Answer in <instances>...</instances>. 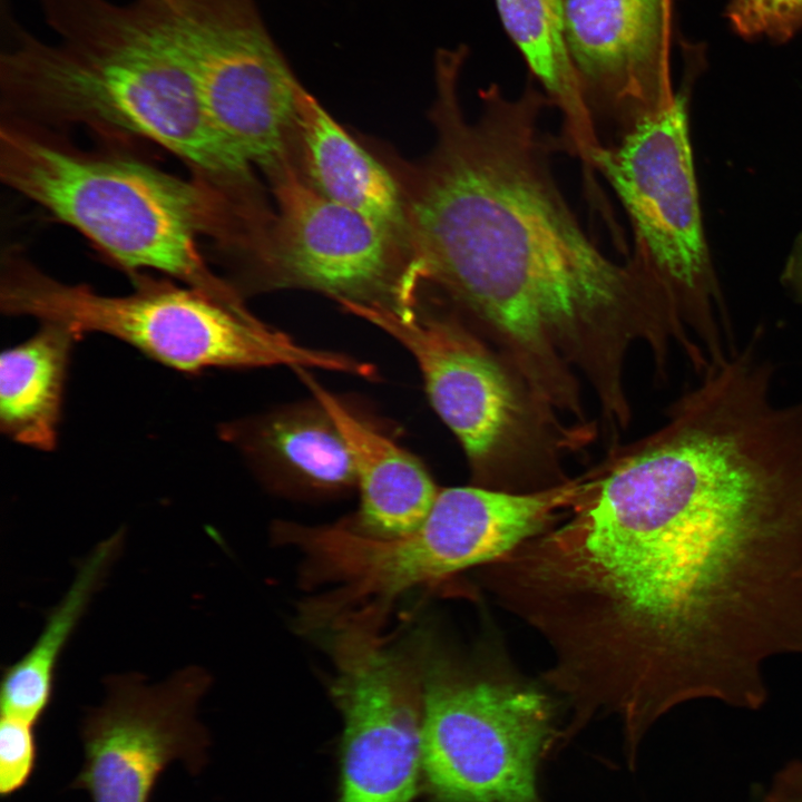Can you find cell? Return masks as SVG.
I'll list each match as a JSON object with an SVG mask.
<instances>
[{"mask_svg": "<svg viewBox=\"0 0 802 802\" xmlns=\"http://www.w3.org/2000/svg\"><path fill=\"white\" fill-rule=\"evenodd\" d=\"M459 75L437 72L433 148L395 170L415 285L491 330L544 403L574 402L571 364L610 390L629 341L664 342L671 295L639 250L614 260L584 229L555 176L561 146L541 126L551 104L534 78L516 98L480 90L471 120Z\"/></svg>", "mask_w": 802, "mask_h": 802, "instance_id": "cell-1", "label": "cell"}, {"mask_svg": "<svg viewBox=\"0 0 802 802\" xmlns=\"http://www.w3.org/2000/svg\"><path fill=\"white\" fill-rule=\"evenodd\" d=\"M534 554L565 624L627 671L737 682L802 655V530L714 476L615 466Z\"/></svg>", "mask_w": 802, "mask_h": 802, "instance_id": "cell-2", "label": "cell"}, {"mask_svg": "<svg viewBox=\"0 0 802 802\" xmlns=\"http://www.w3.org/2000/svg\"><path fill=\"white\" fill-rule=\"evenodd\" d=\"M37 1L55 39L8 19L0 55L6 119L148 139L229 196L257 185L212 124L194 72L150 0Z\"/></svg>", "mask_w": 802, "mask_h": 802, "instance_id": "cell-3", "label": "cell"}, {"mask_svg": "<svg viewBox=\"0 0 802 802\" xmlns=\"http://www.w3.org/2000/svg\"><path fill=\"white\" fill-rule=\"evenodd\" d=\"M0 176L131 276L155 270L216 297H242L200 253L203 237L233 253L244 235L242 208L208 183L131 157L80 150L10 119L0 129Z\"/></svg>", "mask_w": 802, "mask_h": 802, "instance_id": "cell-4", "label": "cell"}, {"mask_svg": "<svg viewBox=\"0 0 802 802\" xmlns=\"http://www.w3.org/2000/svg\"><path fill=\"white\" fill-rule=\"evenodd\" d=\"M125 295L46 274L18 248L1 264L0 307L9 316L57 322L81 336L104 333L175 370L288 365L348 372L350 356L309 348L255 317L242 299L225 300L192 286L140 274Z\"/></svg>", "mask_w": 802, "mask_h": 802, "instance_id": "cell-5", "label": "cell"}, {"mask_svg": "<svg viewBox=\"0 0 802 802\" xmlns=\"http://www.w3.org/2000/svg\"><path fill=\"white\" fill-rule=\"evenodd\" d=\"M687 119L683 90L668 109L604 145L594 166L625 209L633 246L646 256L714 366L737 348L702 226Z\"/></svg>", "mask_w": 802, "mask_h": 802, "instance_id": "cell-6", "label": "cell"}, {"mask_svg": "<svg viewBox=\"0 0 802 802\" xmlns=\"http://www.w3.org/2000/svg\"><path fill=\"white\" fill-rule=\"evenodd\" d=\"M421 767L438 802H539L540 757L557 734L538 688L422 661Z\"/></svg>", "mask_w": 802, "mask_h": 802, "instance_id": "cell-7", "label": "cell"}, {"mask_svg": "<svg viewBox=\"0 0 802 802\" xmlns=\"http://www.w3.org/2000/svg\"><path fill=\"white\" fill-rule=\"evenodd\" d=\"M187 59L218 135L268 176L293 150L302 86L255 0H155Z\"/></svg>", "mask_w": 802, "mask_h": 802, "instance_id": "cell-8", "label": "cell"}, {"mask_svg": "<svg viewBox=\"0 0 802 802\" xmlns=\"http://www.w3.org/2000/svg\"><path fill=\"white\" fill-rule=\"evenodd\" d=\"M344 309L411 353L433 409L480 478L496 477V471L531 446L541 419L535 400H540L454 312H428L418 301L405 306L350 304Z\"/></svg>", "mask_w": 802, "mask_h": 802, "instance_id": "cell-9", "label": "cell"}, {"mask_svg": "<svg viewBox=\"0 0 802 802\" xmlns=\"http://www.w3.org/2000/svg\"><path fill=\"white\" fill-rule=\"evenodd\" d=\"M275 199L250 266L266 286H300L342 306L397 305L412 270L409 246L361 213L312 188L292 158L268 176Z\"/></svg>", "mask_w": 802, "mask_h": 802, "instance_id": "cell-10", "label": "cell"}, {"mask_svg": "<svg viewBox=\"0 0 802 802\" xmlns=\"http://www.w3.org/2000/svg\"><path fill=\"white\" fill-rule=\"evenodd\" d=\"M335 630L330 692L344 722L339 802H411L421 767L422 661L389 646L376 626Z\"/></svg>", "mask_w": 802, "mask_h": 802, "instance_id": "cell-11", "label": "cell"}, {"mask_svg": "<svg viewBox=\"0 0 802 802\" xmlns=\"http://www.w3.org/2000/svg\"><path fill=\"white\" fill-rule=\"evenodd\" d=\"M209 685L211 676L198 666L157 685L137 673L107 677L105 701L81 722L84 761L71 788L91 802H149L169 765L199 774L211 741L197 707Z\"/></svg>", "mask_w": 802, "mask_h": 802, "instance_id": "cell-12", "label": "cell"}, {"mask_svg": "<svg viewBox=\"0 0 802 802\" xmlns=\"http://www.w3.org/2000/svg\"><path fill=\"white\" fill-rule=\"evenodd\" d=\"M595 480H571L528 492L483 487L439 490L413 532L378 540L371 568L380 587L400 597L470 567L487 566L550 528Z\"/></svg>", "mask_w": 802, "mask_h": 802, "instance_id": "cell-13", "label": "cell"}, {"mask_svg": "<svg viewBox=\"0 0 802 802\" xmlns=\"http://www.w3.org/2000/svg\"><path fill=\"white\" fill-rule=\"evenodd\" d=\"M668 0H565V39L579 95L612 145L668 109Z\"/></svg>", "mask_w": 802, "mask_h": 802, "instance_id": "cell-14", "label": "cell"}, {"mask_svg": "<svg viewBox=\"0 0 802 802\" xmlns=\"http://www.w3.org/2000/svg\"><path fill=\"white\" fill-rule=\"evenodd\" d=\"M294 370L338 426L350 449L361 503L356 516L345 521L355 531L380 539L415 531L439 492L424 466L356 418L305 369Z\"/></svg>", "mask_w": 802, "mask_h": 802, "instance_id": "cell-15", "label": "cell"}, {"mask_svg": "<svg viewBox=\"0 0 802 802\" xmlns=\"http://www.w3.org/2000/svg\"><path fill=\"white\" fill-rule=\"evenodd\" d=\"M292 159L317 193L372 219L410 248L405 202L395 172L352 138L302 86Z\"/></svg>", "mask_w": 802, "mask_h": 802, "instance_id": "cell-16", "label": "cell"}, {"mask_svg": "<svg viewBox=\"0 0 802 802\" xmlns=\"http://www.w3.org/2000/svg\"><path fill=\"white\" fill-rule=\"evenodd\" d=\"M219 431L266 475L317 491L356 485L348 443L317 401L312 408L226 423Z\"/></svg>", "mask_w": 802, "mask_h": 802, "instance_id": "cell-17", "label": "cell"}, {"mask_svg": "<svg viewBox=\"0 0 802 802\" xmlns=\"http://www.w3.org/2000/svg\"><path fill=\"white\" fill-rule=\"evenodd\" d=\"M80 338L65 324L45 321L32 336L2 352L0 428L8 438L53 450L69 363Z\"/></svg>", "mask_w": 802, "mask_h": 802, "instance_id": "cell-18", "label": "cell"}, {"mask_svg": "<svg viewBox=\"0 0 802 802\" xmlns=\"http://www.w3.org/2000/svg\"><path fill=\"white\" fill-rule=\"evenodd\" d=\"M124 537L119 530L104 539L78 564L70 587L47 615L33 646L4 669L0 687L1 715L37 726L52 700L60 655L119 557Z\"/></svg>", "mask_w": 802, "mask_h": 802, "instance_id": "cell-19", "label": "cell"}, {"mask_svg": "<svg viewBox=\"0 0 802 802\" xmlns=\"http://www.w3.org/2000/svg\"><path fill=\"white\" fill-rule=\"evenodd\" d=\"M502 26L563 117V148L587 160L600 140L581 101L565 39V0H495Z\"/></svg>", "mask_w": 802, "mask_h": 802, "instance_id": "cell-20", "label": "cell"}, {"mask_svg": "<svg viewBox=\"0 0 802 802\" xmlns=\"http://www.w3.org/2000/svg\"><path fill=\"white\" fill-rule=\"evenodd\" d=\"M728 18L742 36L784 41L802 30V0H731Z\"/></svg>", "mask_w": 802, "mask_h": 802, "instance_id": "cell-21", "label": "cell"}, {"mask_svg": "<svg viewBox=\"0 0 802 802\" xmlns=\"http://www.w3.org/2000/svg\"><path fill=\"white\" fill-rule=\"evenodd\" d=\"M35 725L17 717L0 720V795L10 796L30 780L37 764Z\"/></svg>", "mask_w": 802, "mask_h": 802, "instance_id": "cell-22", "label": "cell"}, {"mask_svg": "<svg viewBox=\"0 0 802 802\" xmlns=\"http://www.w3.org/2000/svg\"><path fill=\"white\" fill-rule=\"evenodd\" d=\"M784 285L802 303V234L794 243L782 274Z\"/></svg>", "mask_w": 802, "mask_h": 802, "instance_id": "cell-23", "label": "cell"}, {"mask_svg": "<svg viewBox=\"0 0 802 802\" xmlns=\"http://www.w3.org/2000/svg\"><path fill=\"white\" fill-rule=\"evenodd\" d=\"M441 51H459V52H461V53L466 57V55H464L461 50H441ZM441 51H440V52H441ZM440 52H439V53H440Z\"/></svg>", "mask_w": 802, "mask_h": 802, "instance_id": "cell-24", "label": "cell"}]
</instances>
